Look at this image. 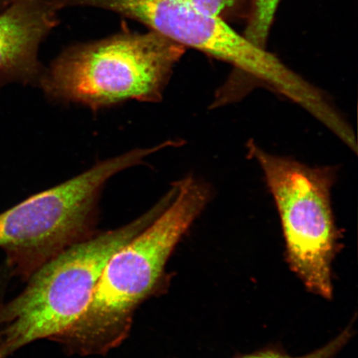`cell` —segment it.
I'll list each match as a JSON object with an SVG mask.
<instances>
[{
    "mask_svg": "<svg viewBox=\"0 0 358 358\" xmlns=\"http://www.w3.org/2000/svg\"><path fill=\"white\" fill-rule=\"evenodd\" d=\"M150 225L110 257L86 310L55 341L82 356L103 355L122 344L137 308L159 287L165 267L212 198L211 187L189 176Z\"/></svg>",
    "mask_w": 358,
    "mask_h": 358,
    "instance_id": "6da1fadb",
    "label": "cell"
},
{
    "mask_svg": "<svg viewBox=\"0 0 358 358\" xmlns=\"http://www.w3.org/2000/svg\"><path fill=\"white\" fill-rule=\"evenodd\" d=\"M173 195L169 190L136 220L69 246L35 271L20 294L0 306V357L7 358L38 340L55 338L75 324L110 257L149 227Z\"/></svg>",
    "mask_w": 358,
    "mask_h": 358,
    "instance_id": "7a4b0ae2",
    "label": "cell"
},
{
    "mask_svg": "<svg viewBox=\"0 0 358 358\" xmlns=\"http://www.w3.org/2000/svg\"><path fill=\"white\" fill-rule=\"evenodd\" d=\"M185 48L154 31L75 43L44 67L38 86L48 100L94 111L159 102Z\"/></svg>",
    "mask_w": 358,
    "mask_h": 358,
    "instance_id": "3957f363",
    "label": "cell"
},
{
    "mask_svg": "<svg viewBox=\"0 0 358 358\" xmlns=\"http://www.w3.org/2000/svg\"><path fill=\"white\" fill-rule=\"evenodd\" d=\"M160 145L134 149L101 161L79 176L38 192L0 213V249L11 275L28 280L62 250L94 234L98 204L106 182L145 163Z\"/></svg>",
    "mask_w": 358,
    "mask_h": 358,
    "instance_id": "277c9868",
    "label": "cell"
},
{
    "mask_svg": "<svg viewBox=\"0 0 358 358\" xmlns=\"http://www.w3.org/2000/svg\"><path fill=\"white\" fill-rule=\"evenodd\" d=\"M248 149L274 199L291 271L310 293L332 299L333 264L342 245L332 204L334 169L268 153L253 141Z\"/></svg>",
    "mask_w": 358,
    "mask_h": 358,
    "instance_id": "5b68a950",
    "label": "cell"
},
{
    "mask_svg": "<svg viewBox=\"0 0 358 358\" xmlns=\"http://www.w3.org/2000/svg\"><path fill=\"white\" fill-rule=\"evenodd\" d=\"M57 13L45 0H11L0 10V85L38 86L39 49L58 24Z\"/></svg>",
    "mask_w": 358,
    "mask_h": 358,
    "instance_id": "8992f818",
    "label": "cell"
},
{
    "mask_svg": "<svg viewBox=\"0 0 358 358\" xmlns=\"http://www.w3.org/2000/svg\"><path fill=\"white\" fill-rule=\"evenodd\" d=\"M352 324H349L341 333L317 350L303 356H291L278 347H268L262 350L234 358H335L352 337Z\"/></svg>",
    "mask_w": 358,
    "mask_h": 358,
    "instance_id": "52a82bcc",
    "label": "cell"
},
{
    "mask_svg": "<svg viewBox=\"0 0 358 358\" xmlns=\"http://www.w3.org/2000/svg\"><path fill=\"white\" fill-rule=\"evenodd\" d=\"M280 0H253V13L245 38L259 47L265 48L273 20Z\"/></svg>",
    "mask_w": 358,
    "mask_h": 358,
    "instance_id": "ba28073f",
    "label": "cell"
},
{
    "mask_svg": "<svg viewBox=\"0 0 358 358\" xmlns=\"http://www.w3.org/2000/svg\"><path fill=\"white\" fill-rule=\"evenodd\" d=\"M180 1L200 12L219 16L225 8L234 3V0H180Z\"/></svg>",
    "mask_w": 358,
    "mask_h": 358,
    "instance_id": "9c48e42d",
    "label": "cell"
},
{
    "mask_svg": "<svg viewBox=\"0 0 358 358\" xmlns=\"http://www.w3.org/2000/svg\"><path fill=\"white\" fill-rule=\"evenodd\" d=\"M10 1V0H0V10H3Z\"/></svg>",
    "mask_w": 358,
    "mask_h": 358,
    "instance_id": "30bf717a",
    "label": "cell"
},
{
    "mask_svg": "<svg viewBox=\"0 0 358 358\" xmlns=\"http://www.w3.org/2000/svg\"><path fill=\"white\" fill-rule=\"evenodd\" d=\"M3 301V295L2 292H1V291H0V304H1ZM0 358H1V357H0Z\"/></svg>",
    "mask_w": 358,
    "mask_h": 358,
    "instance_id": "8fae6325",
    "label": "cell"
}]
</instances>
